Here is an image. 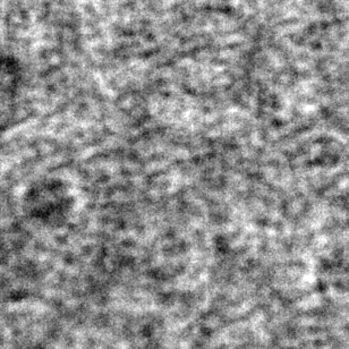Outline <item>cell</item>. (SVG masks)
Wrapping results in <instances>:
<instances>
[]
</instances>
